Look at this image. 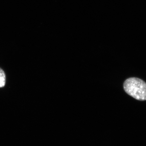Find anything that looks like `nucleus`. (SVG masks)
I'll return each mask as SVG.
<instances>
[{"instance_id":"obj_2","label":"nucleus","mask_w":146,"mask_h":146,"mask_svg":"<svg viewBox=\"0 0 146 146\" xmlns=\"http://www.w3.org/2000/svg\"><path fill=\"white\" fill-rule=\"evenodd\" d=\"M6 81L5 73L1 68H0V88L4 87Z\"/></svg>"},{"instance_id":"obj_1","label":"nucleus","mask_w":146,"mask_h":146,"mask_svg":"<svg viewBox=\"0 0 146 146\" xmlns=\"http://www.w3.org/2000/svg\"><path fill=\"white\" fill-rule=\"evenodd\" d=\"M123 88L127 94L139 101L146 100V83L141 79L130 78L123 84Z\"/></svg>"}]
</instances>
